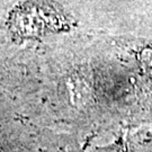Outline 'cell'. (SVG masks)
<instances>
[{
    "instance_id": "cell-1",
    "label": "cell",
    "mask_w": 152,
    "mask_h": 152,
    "mask_svg": "<svg viewBox=\"0 0 152 152\" xmlns=\"http://www.w3.org/2000/svg\"><path fill=\"white\" fill-rule=\"evenodd\" d=\"M99 152H152V131L132 133Z\"/></svg>"
}]
</instances>
